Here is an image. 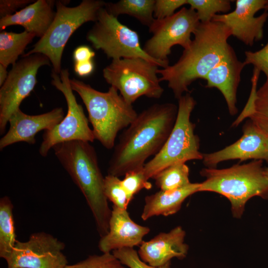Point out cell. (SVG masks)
Instances as JSON below:
<instances>
[{"instance_id":"cell-1","label":"cell","mask_w":268,"mask_h":268,"mask_svg":"<svg viewBox=\"0 0 268 268\" xmlns=\"http://www.w3.org/2000/svg\"><path fill=\"white\" fill-rule=\"evenodd\" d=\"M178 106L155 104L138 114L124 131L109 162L108 174L118 177L143 168L161 149L174 127Z\"/></svg>"},{"instance_id":"cell-2","label":"cell","mask_w":268,"mask_h":268,"mask_svg":"<svg viewBox=\"0 0 268 268\" xmlns=\"http://www.w3.org/2000/svg\"><path fill=\"white\" fill-rule=\"evenodd\" d=\"M190 46L174 65L157 70L160 82L166 81L176 98L189 92V86L198 79H203L233 49L228 43L232 36L225 24L211 21L201 22L193 34Z\"/></svg>"},{"instance_id":"cell-3","label":"cell","mask_w":268,"mask_h":268,"mask_svg":"<svg viewBox=\"0 0 268 268\" xmlns=\"http://www.w3.org/2000/svg\"><path fill=\"white\" fill-rule=\"evenodd\" d=\"M59 162L83 195L100 237L108 232L111 214L105 194V177L94 147L89 142L73 140L52 148Z\"/></svg>"},{"instance_id":"cell-4","label":"cell","mask_w":268,"mask_h":268,"mask_svg":"<svg viewBox=\"0 0 268 268\" xmlns=\"http://www.w3.org/2000/svg\"><path fill=\"white\" fill-rule=\"evenodd\" d=\"M70 83L86 106L95 139L107 149L113 148L118 133L127 128L138 115L133 105L113 86L103 92L75 78L70 79Z\"/></svg>"},{"instance_id":"cell-5","label":"cell","mask_w":268,"mask_h":268,"mask_svg":"<svg viewBox=\"0 0 268 268\" xmlns=\"http://www.w3.org/2000/svg\"><path fill=\"white\" fill-rule=\"evenodd\" d=\"M263 162L254 160L225 169L203 168L200 174L206 180L201 183L199 192H213L225 196L231 202L234 216L240 218L250 199L259 196L268 200V177Z\"/></svg>"},{"instance_id":"cell-6","label":"cell","mask_w":268,"mask_h":268,"mask_svg":"<svg viewBox=\"0 0 268 268\" xmlns=\"http://www.w3.org/2000/svg\"><path fill=\"white\" fill-rule=\"evenodd\" d=\"M105 4L106 2L101 0H83L77 6L68 7L66 2L57 1L55 15L48 30L22 57L42 54L52 63L53 71L60 74L63 51L71 35L83 24L96 22L100 10Z\"/></svg>"},{"instance_id":"cell-7","label":"cell","mask_w":268,"mask_h":268,"mask_svg":"<svg viewBox=\"0 0 268 268\" xmlns=\"http://www.w3.org/2000/svg\"><path fill=\"white\" fill-rule=\"evenodd\" d=\"M178 100L176 119L169 136L160 151L143 168L148 180L172 164L203 158V153L199 151V138L195 134V125L190 120L196 101L189 93Z\"/></svg>"},{"instance_id":"cell-8","label":"cell","mask_w":268,"mask_h":268,"mask_svg":"<svg viewBox=\"0 0 268 268\" xmlns=\"http://www.w3.org/2000/svg\"><path fill=\"white\" fill-rule=\"evenodd\" d=\"M158 67L140 58L112 60L103 69V75L132 105L142 96L155 99L161 97L164 89L157 75Z\"/></svg>"},{"instance_id":"cell-9","label":"cell","mask_w":268,"mask_h":268,"mask_svg":"<svg viewBox=\"0 0 268 268\" xmlns=\"http://www.w3.org/2000/svg\"><path fill=\"white\" fill-rule=\"evenodd\" d=\"M86 39L94 48L102 50L112 60L140 58L163 68L169 66L149 56L141 47L138 33L121 23L105 7L100 10Z\"/></svg>"},{"instance_id":"cell-10","label":"cell","mask_w":268,"mask_h":268,"mask_svg":"<svg viewBox=\"0 0 268 268\" xmlns=\"http://www.w3.org/2000/svg\"><path fill=\"white\" fill-rule=\"evenodd\" d=\"M52 84L64 95L67 111L62 121L51 130L45 131L39 152L47 156L49 150L55 145L73 140L92 142L95 139L88 124L83 107L79 104L73 93L67 69H62L60 74L53 71Z\"/></svg>"},{"instance_id":"cell-11","label":"cell","mask_w":268,"mask_h":268,"mask_svg":"<svg viewBox=\"0 0 268 268\" xmlns=\"http://www.w3.org/2000/svg\"><path fill=\"white\" fill-rule=\"evenodd\" d=\"M200 23L196 11L185 6L170 17L155 19L148 28L152 36L142 49L150 57L169 65L172 47L178 45L187 49L192 41L191 35Z\"/></svg>"},{"instance_id":"cell-12","label":"cell","mask_w":268,"mask_h":268,"mask_svg":"<svg viewBox=\"0 0 268 268\" xmlns=\"http://www.w3.org/2000/svg\"><path fill=\"white\" fill-rule=\"evenodd\" d=\"M17 62L0 89V134H3L12 115L19 109L22 101L28 97L36 84L39 68L50 66L45 55L35 53Z\"/></svg>"},{"instance_id":"cell-13","label":"cell","mask_w":268,"mask_h":268,"mask_svg":"<svg viewBox=\"0 0 268 268\" xmlns=\"http://www.w3.org/2000/svg\"><path fill=\"white\" fill-rule=\"evenodd\" d=\"M65 244L50 234L32 233L28 240L16 241L11 253L4 259L7 268H66Z\"/></svg>"},{"instance_id":"cell-14","label":"cell","mask_w":268,"mask_h":268,"mask_svg":"<svg viewBox=\"0 0 268 268\" xmlns=\"http://www.w3.org/2000/svg\"><path fill=\"white\" fill-rule=\"evenodd\" d=\"M268 0H237L235 9L229 13L217 14L212 20L222 23L234 36L247 46H252L264 37V27L268 18V12L255 16L264 9Z\"/></svg>"},{"instance_id":"cell-15","label":"cell","mask_w":268,"mask_h":268,"mask_svg":"<svg viewBox=\"0 0 268 268\" xmlns=\"http://www.w3.org/2000/svg\"><path fill=\"white\" fill-rule=\"evenodd\" d=\"M242 136L236 142L220 150L203 153V163L215 168L223 161L239 159L265 160L268 163V139L250 120L244 125Z\"/></svg>"},{"instance_id":"cell-16","label":"cell","mask_w":268,"mask_h":268,"mask_svg":"<svg viewBox=\"0 0 268 268\" xmlns=\"http://www.w3.org/2000/svg\"><path fill=\"white\" fill-rule=\"evenodd\" d=\"M64 118L62 107L39 115H30L23 112L20 108L9 120V128L0 139V149L13 143L25 142L30 144L36 142L35 135L39 132L51 130Z\"/></svg>"},{"instance_id":"cell-17","label":"cell","mask_w":268,"mask_h":268,"mask_svg":"<svg viewBox=\"0 0 268 268\" xmlns=\"http://www.w3.org/2000/svg\"><path fill=\"white\" fill-rule=\"evenodd\" d=\"M150 230L149 227L134 221L127 209L113 205L108 232L100 238L98 248L103 253L124 248H134L141 245Z\"/></svg>"},{"instance_id":"cell-18","label":"cell","mask_w":268,"mask_h":268,"mask_svg":"<svg viewBox=\"0 0 268 268\" xmlns=\"http://www.w3.org/2000/svg\"><path fill=\"white\" fill-rule=\"evenodd\" d=\"M186 235L181 226L170 231L161 232L148 241H143L137 251L140 259L154 267H160L170 262L174 258L186 257L189 247L184 243Z\"/></svg>"},{"instance_id":"cell-19","label":"cell","mask_w":268,"mask_h":268,"mask_svg":"<svg viewBox=\"0 0 268 268\" xmlns=\"http://www.w3.org/2000/svg\"><path fill=\"white\" fill-rule=\"evenodd\" d=\"M245 66L244 62L238 60L233 49L203 78L206 81V88L214 87L220 91L231 115H235L238 112L237 92L241 72Z\"/></svg>"},{"instance_id":"cell-20","label":"cell","mask_w":268,"mask_h":268,"mask_svg":"<svg viewBox=\"0 0 268 268\" xmlns=\"http://www.w3.org/2000/svg\"><path fill=\"white\" fill-rule=\"evenodd\" d=\"M53 0H38L13 14L0 18V29L12 25L23 26L25 31L42 37L52 23L56 12Z\"/></svg>"},{"instance_id":"cell-21","label":"cell","mask_w":268,"mask_h":268,"mask_svg":"<svg viewBox=\"0 0 268 268\" xmlns=\"http://www.w3.org/2000/svg\"><path fill=\"white\" fill-rule=\"evenodd\" d=\"M201 183H190L181 188L171 191L160 190L145 197L141 217L146 220L152 216H168L178 211L185 200L199 192Z\"/></svg>"},{"instance_id":"cell-22","label":"cell","mask_w":268,"mask_h":268,"mask_svg":"<svg viewBox=\"0 0 268 268\" xmlns=\"http://www.w3.org/2000/svg\"><path fill=\"white\" fill-rule=\"evenodd\" d=\"M155 0H121L106 2L105 8L114 16L127 14L133 16L148 28L155 18L153 16Z\"/></svg>"},{"instance_id":"cell-23","label":"cell","mask_w":268,"mask_h":268,"mask_svg":"<svg viewBox=\"0 0 268 268\" xmlns=\"http://www.w3.org/2000/svg\"><path fill=\"white\" fill-rule=\"evenodd\" d=\"M257 85H252L246 118H249L268 139V78L258 89Z\"/></svg>"},{"instance_id":"cell-24","label":"cell","mask_w":268,"mask_h":268,"mask_svg":"<svg viewBox=\"0 0 268 268\" xmlns=\"http://www.w3.org/2000/svg\"><path fill=\"white\" fill-rule=\"evenodd\" d=\"M36 37L24 31L14 33L3 31L0 33V64L6 67L14 65L20 55H24L26 46Z\"/></svg>"},{"instance_id":"cell-25","label":"cell","mask_w":268,"mask_h":268,"mask_svg":"<svg viewBox=\"0 0 268 268\" xmlns=\"http://www.w3.org/2000/svg\"><path fill=\"white\" fill-rule=\"evenodd\" d=\"M13 205L5 196L0 199V257L5 259L12 252L17 240L13 214Z\"/></svg>"},{"instance_id":"cell-26","label":"cell","mask_w":268,"mask_h":268,"mask_svg":"<svg viewBox=\"0 0 268 268\" xmlns=\"http://www.w3.org/2000/svg\"><path fill=\"white\" fill-rule=\"evenodd\" d=\"M189 176V168L186 163H177L163 169L152 179L160 190L171 191L191 183Z\"/></svg>"},{"instance_id":"cell-27","label":"cell","mask_w":268,"mask_h":268,"mask_svg":"<svg viewBox=\"0 0 268 268\" xmlns=\"http://www.w3.org/2000/svg\"><path fill=\"white\" fill-rule=\"evenodd\" d=\"M229 0H187L190 8L195 10L199 20L206 23L212 20L218 12H227L231 9V2Z\"/></svg>"},{"instance_id":"cell-28","label":"cell","mask_w":268,"mask_h":268,"mask_svg":"<svg viewBox=\"0 0 268 268\" xmlns=\"http://www.w3.org/2000/svg\"><path fill=\"white\" fill-rule=\"evenodd\" d=\"M104 190L108 200L121 209H127L130 202L119 177L108 174L105 177Z\"/></svg>"},{"instance_id":"cell-29","label":"cell","mask_w":268,"mask_h":268,"mask_svg":"<svg viewBox=\"0 0 268 268\" xmlns=\"http://www.w3.org/2000/svg\"><path fill=\"white\" fill-rule=\"evenodd\" d=\"M66 268H126L124 265L111 253L101 255H91L85 260Z\"/></svg>"},{"instance_id":"cell-30","label":"cell","mask_w":268,"mask_h":268,"mask_svg":"<svg viewBox=\"0 0 268 268\" xmlns=\"http://www.w3.org/2000/svg\"><path fill=\"white\" fill-rule=\"evenodd\" d=\"M122 184L130 201L142 189L149 190L152 188L151 183L144 175L143 168L127 173L122 180Z\"/></svg>"},{"instance_id":"cell-31","label":"cell","mask_w":268,"mask_h":268,"mask_svg":"<svg viewBox=\"0 0 268 268\" xmlns=\"http://www.w3.org/2000/svg\"><path fill=\"white\" fill-rule=\"evenodd\" d=\"M112 253L124 266L130 268H170V262L160 267H154L142 261L134 248H124L112 251Z\"/></svg>"},{"instance_id":"cell-32","label":"cell","mask_w":268,"mask_h":268,"mask_svg":"<svg viewBox=\"0 0 268 268\" xmlns=\"http://www.w3.org/2000/svg\"><path fill=\"white\" fill-rule=\"evenodd\" d=\"M245 58L244 61L245 65H252L254 68L262 71L268 78V41L261 49L252 52H245Z\"/></svg>"},{"instance_id":"cell-33","label":"cell","mask_w":268,"mask_h":268,"mask_svg":"<svg viewBox=\"0 0 268 268\" xmlns=\"http://www.w3.org/2000/svg\"><path fill=\"white\" fill-rule=\"evenodd\" d=\"M187 4V0H155L153 16L162 19L173 15L179 7Z\"/></svg>"},{"instance_id":"cell-34","label":"cell","mask_w":268,"mask_h":268,"mask_svg":"<svg viewBox=\"0 0 268 268\" xmlns=\"http://www.w3.org/2000/svg\"><path fill=\"white\" fill-rule=\"evenodd\" d=\"M33 0H0V18L13 14L14 12L21 7H25Z\"/></svg>"},{"instance_id":"cell-35","label":"cell","mask_w":268,"mask_h":268,"mask_svg":"<svg viewBox=\"0 0 268 268\" xmlns=\"http://www.w3.org/2000/svg\"><path fill=\"white\" fill-rule=\"evenodd\" d=\"M95 52L88 46L82 45L77 47L73 53L75 63L84 62L91 61L95 56Z\"/></svg>"},{"instance_id":"cell-36","label":"cell","mask_w":268,"mask_h":268,"mask_svg":"<svg viewBox=\"0 0 268 268\" xmlns=\"http://www.w3.org/2000/svg\"><path fill=\"white\" fill-rule=\"evenodd\" d=\"M74 71L80 76H86L90 75L94 70V65L91 61L75 63Z\"/></svg>"},{"instance_id":"cell-37","label":"cell","mask_w":268,"mask_h":268,"mask_svg":"<svg viewBox=\"0 0 268 268\" xmlns=\"http://www.w3.org/2000/svg\"><path fill=\"white\" fill-rule=\"evenodd\" d=\"M7 67L1 64H0V85L3 84L6 79L8 72L6 70Z\"/></svg>"},{"instance_id":"cell-38","label":"cell","mask_w":268,"mask_h":268,"mask_svg":"<svg viewBox=\"0 0 268 268\" xmlns=\"http://www.w3.org/2000/svg\"><path fill=\"white\" fill-rule=\"evenodd\" d=\"M264 9L265 11L268 12V1L267 2V4L265 5Z\"/></svg>"},{"instance_id":"cell-39","label":"cell","mask_w":268,"mask_h":268,"mask_svg":"<svg viewBox=\"0 0 268 268\" xmlns=\"http://www.w3.org/2000/svg\"><path fill=\"white\" fill-rule=\"evenodd\" d=\"M265 170L266 175L268 177V167L265 168Z\"/></svg>"}]
</instances>
